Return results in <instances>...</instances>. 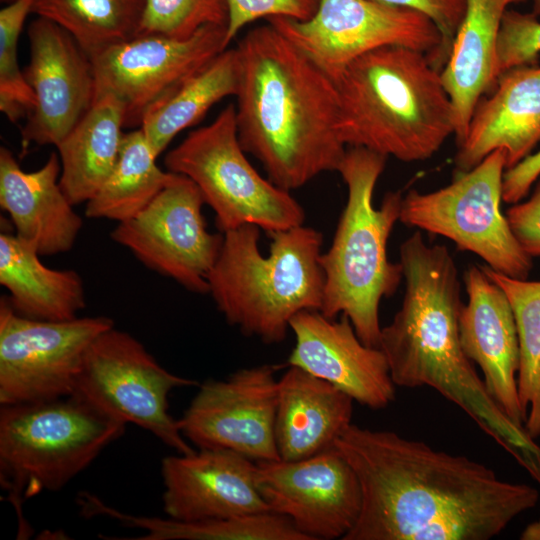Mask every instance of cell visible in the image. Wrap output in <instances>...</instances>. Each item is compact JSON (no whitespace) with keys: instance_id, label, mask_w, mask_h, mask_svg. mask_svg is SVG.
<instances>
[{"instance_id":"obj_1","label":"cell","mask_w":540,"mask_h":540,"mask_svg":"<svg viewBox=\"0 0 540 540\" xmlns=\"http://www.w3.org/2000/svg\"><path fill=\"white\" fill-rule=\"evenodd\" d=\"M335 447L362 493L358 520L342 540H489L539 500L530 485L393 431L351 423Z\"/></svg>"},{"instance_id":"obj_2","label":"cell","mask_w":540,"mask_h":540,"mask_svg":"<svg viewBox=\"0 0 540 540\" xmlns=\"http://www.w3.org/2000/svg\"><path fill=\"white\" fill-rule=\"evenodd\" d=\"M237 133L268 179L287 191L337 171L346 153L333 79L270 23L235 47Z\"/></svg>"},{"instance_id":"obj_3","label":"cell","mask_w":540,"mask_h":540,"mask_svg":"<svg viewBox=\"0 0 540 540\" xmlns=\"http://www.w3.org/2000/svg\"><path fill=\"white\" fill-rule=\"evenodd\" d=\"M399 262L405 281L402 305L381 329L379 346L394 384L435 389L503 449L517 448L524 427L492 399L461 346V285L449 250L428 245L415 231L401 244Z\"/></svg>"},{"instance_id":"obj_4","label":"cell","mask_w":540,"mask_h":540,"mask_svg":"<svg viewBox=\"0 0 540 540\" xmlns=\"http://www.w3.org/2000/svg\"><path fill=\"white\" fill-rule=\"evenodd\" d=\"M333 81L345 146L417 162L455 135L454 107L441 70L421 51L399 45L372 50Z\"/></svg>"},{"instance_id":"obj_5","label":"cell","mask_w":540,"mask_h":540,"mask_svg":"<svg viewBox=\"0 0 540 540\" xmlns=\"http://www.w3.org/2000/svg\"><path fill=\"white\" fill-rule=\"evenodd\" d=\"M269 235L270 252L264 256L258 248V226L245 224L224 232L208 284L229 324L266 344H278L297 313L322 307L325 278L319 258L323 237L303 225Z\"/></svg>"},{"instance_id":"obj_6","label":"cell","mask_w":540,"mask_h":540,"mask_svg":"<svg viewBox=\"0 0 540 540\" xmlns=\"http://www.w3.org/2000/svg\"><path fill=\"white\" fill-rule=\"evenodd\" d=\"M387 157L350 147L337 170L347 186V201L330 248L320 254L324 293L320 312L346 315L359 339L379 348V304L403 279L401 263L388 259L387 243L399 221L402 193L387 192L376 208L373 194Z\"/></svg>"},{"instance_id":"obj_7","label":"cell","mask_w":540,"mask_h":540,"mask_svg":"<svg viewBox=\"0 0 540 540\" xmlns=\"http://www.w3.org/2000/svg\"><path fill=\"white\" fill-rule=\"evenodd\" d=\"M125 427L75 395L1 405L0 481L17 511L23 500L64 487Z\"/></svg>"},{"instance_id":"obj_8","label":"cell","mask_w":540,"mask_h":540,"mask_svg":"<svg viewBox=\"0 0 540 540\" xmlns=\"http://www.w3.org/2000/svg\"><path fill=\"white\" fill-rule=\"evenodd\" d=\"M242 148L235 105L228 104L210 124L190 132L170 150L168 171L192 180L215 212L221 233L254 224L268 234L303 225L305 212L290 194L263 178Z\"/></svg>"},{"instance_id":"obj_9","label":"cell","mask_w":540,"mask_h":540,"mask_svg":"<svg viewBox=\"0 0 540 540\" xmlns=\"http://www.w3.org/2000/svg\"><path fill=\"white\" fill-rule=\"evenodd\" d=\"M505 170L506 154L498 149L443 188L426 193L411 189L402 198L399 221L448 238L498 273L527 279L532 258L501 211Z\"/></svg>"},{"instance_id":"obj_10","label":"cell","mask_w":540,"mask_h":540,"mask_svg":"<svg viewBox=\"0 0 540 540\" xmlns=\"http://www.w3.org/2000/svg\"><path fill=\"white\" fill-rule=\"evenodd\" d=\"M197 382L170 373L130 334L114 327L88 348L77 375L75 395L106 415L152 433L179 454L195 450L179 420L168 412V395Z\"/></svg>"},{"instance_id":"obj_11","label":"cell","mask_w":540,"mask_h":540,"mask_svg":"<svg viewBox=\"0 0 540 540\" xmlns=\"http://www.w3.org/2000/svg\"><path fill=\"white\" fill-rule=\"evenodd\" d=\"M269 23L332 79L356 58L384 46L421 51L439 70L448 59L443 35L429 17L373 0H320L306 21L275 17Z\"/></svg>"},{"instance_id":"obj_12","label":"cell","mask_w":540,"mask_h":540,"mask_svg":"<svg viewBox=\"0 0 540 540\" xmlns=\"http://www.w3.org/2000/svg\"><path fill=\"white\" fill-rule=\"evenodd\" d=\"M114 327L105 316L45 321L17 314L0 300V403L47 401L73 393L92 342Z\"/></svg>"},{"instance_id":"obj_13","label":"cell","mask_w":540,"mask_h":540,"mask_svg":"<svg viewBox=\"0 0 540 540\" xmlns=\"http://www.w3.org/2000/svg\"><path fill=\"white\" fill-rule=\"evenodd\" d=\"M204 203L196 184L175 173L148 206L117 224L111 239L147 268L189 291L209 293L208 275L220 253L223 233L208 231Z\"/></svg>"},{"instance_id":"obj_14","label":"cell","mask_w":540,"mask_h":540,"mask_svg":"<svg viewBox=\"0 0 540 540\" xmlns=\"http://www.w3.org/2000/svg\"><path fill=\"white\" fill-rule=\"evenodd\" d=\"M226 26L207 25L184 39L139 35L91 57L94 101L113 95L123 105L125 127L144 116L228 47Z\"/></svg>"},{"instance_id":"obj_15","label":"cell","mask_w":540,"mask_h":540,"mask_svg":"<svg viewBox=\"0 0 540 540\" xmlns=\"http://www.w3.org/2000/svg\"><path fill=\"white\" fill-rule=\"evenodd\" d=\"M276 370L263 364L204 382L179 420L184 437L198 449H227L255 462L279 460Z\"/></svg>"},{"instance_id":"obj_16","label":"cell","mask_w":540,"mask_h":540,"mask_svg":"<svg viewBox=\"0 0 540 540\" xmlns=\"http://www.w3.org/2000/svg\"><path fill=\"white\" fill-rule=\"evenodd\" d=\"M256 482L271 512L308 540L343 539L361 511L359 480L335 446L301 460L257 462Z\"/></svg>"},{"instance_id":"obj_17","label":"cell","mask_w":540,"mask_h":540,"mask_svg":"<svg viewBox=\"0 0 540 540\" xmlns=\"http://www.w3.org/2000/svg\"><path fill=\"white\" fill-rule=\"evenodd\" d=\"M30 61L24 77L36 106L22 128L31 143L57 146L94 103L95 79L89 56L53 21L38 17L28 29Z\"/></svg>"},{"instance_id":"obj_18","label":"cell","mask_w":540,"mask_h":540,"mask_svg":"<svg viewBox=\"0 0 540 540\" xmlns=\"http://www.w3.org/2000/svg\"><path fill=\"white\" fill-rule=\"evenodd\" d=\"M290 329L296 342L289 366L333 384L370 409H384L395 400L385 354L365 345L346 315L336 320L319 310H304L291 319Z\"/></svg>"},{"instance_id":"obj_19","label":"cell","mask_w":540,"mask_h":540,"mask_svg":"<svg viewBox=\"0 0 540 540\" xmlns=\"http://www.w3.org/2000/svg\"><path fill=\"white\" fill-rule=\"evenodd\" d=\"M257 462L227 449H198L163 458V509L199 521L271 512L256 482Z\"/></svg>"},{"instance_id":"obj_20","label":"cell","mask_w":540,"mask_h":540,"mask_svg":"<svg viewBox=\"0 0 540 540\" xmlns=\"http://www.w3.org/2000/svg\"><path fill=\"white\" fill-rule=\"evenodd\" d=\"M464 284L468 300L459 317L463 351L480 366L492 399L516 424L524 425L516 378L519 340L508 298L481 265L467 268Z\"/></svg>"},{"instance_id":"obj_21","label":"cell","mask_w":540,"mask_h":540,"mask_svg":"<svg viewBox=\"0 0 540 540\" xmlns=\"http://www.w3.org/2000/svg\"><path fill=\"white\" fill-rule=\"evenodd\" d=\"M482 97L454 158L457 170L468 171L495 150L506 154V169L515 166L540 141V66L513 67Z\"/></svg>"},{"instance_id":"obj_22","label":"cell","mask_w":540,"mask_h":540,"mask_svg":"<svg viewBox=\"0 0 540 540\" xmlns=\"http://www.w3.org/2000/svg\"><path fill=\"white\" fill-rule=\"evenodd\" d=\"M60 158L52 152L38 170H22L6 147L0 148V206L16 236L40 256L69 251L82 228V218L62 191Z\"/></svg>"},{"instance_id":"obj_23","label":"cell","mask_w":540,"mask_h":540,"mask_svg":"<svg viewBox=\"0 0 540 540\" xmlns=\"http://www.w3.org/2000/svg\"><path fill=\"white\" fill-rule=\"evenodd\" d=\"M353 401L333 384L289 366L278 379L275 440L280 459L301 460L334 447L351 424Z\"/></svg>"},{"instance_id":"obj_24","label":"cell","mask_w":540,"mask_h":540,"mask_svg":"<svg viewBox=\"0 0 540 540\" xmlns=\"http://www.w3.org/2000/svg\"><path fill=\"white\" fill-rule=\"evenodd\" d=\"M526 0H466L462 22L441 70L455 114L460 144L477 103L497 80L496 54L501 23L510 5Z\"/></svg>"},{"instance_id":"obj_25","label":"cell","mask_w":540,"mask_h":540,"mask_svg":"<svg viewBox=\"0 0 540 540\" xmlns=\"http://www.w3.org/2000/svg\"><path fill=\"white\" fill-rule=\"evenodd\" d=\"M0 283L13 310L45 321L74 319L86 306L81 276L72 269L44 265L30 244L16 235H0Z\"/></svg>"},{"instance_id":"obj_26","label":"cell","mask_w":540,"mask_h":540,"mask_svg":"<svg viewBox=\"0 0 540 540\" xmlns=\"http://www.w3.org/2000/svg\"><path fill=\"white\" fill-rule=\"evenodd\" d=\"M123 127L122 103L113 95H103L56 146L61 163L59 184L72 205L87 203L112 172Z\"/></svg>"},{"instance_id":"obj_27","label":"cell","mask_w":540,"mask_h":540,"mask_svg":"<svg viewBox=\"0 0 540 540\" xmlns=\"http://www.w3.org/2000/svg\"><path fill=\"white\" fill-rule=\"evenodd\" d=\"M83 514L104 515L145 531L140 540H308L283 515L266 512L199 521L135 516L122 513L98 497L83 492L78 499Z\"/></svg>"},{"instance_id":"obj_28","label":"cell","mask_w":540,"mask_h":540,"mask_svg":"<svg viewBox=\"0 0 540 540\" xmlns=\"http://www.w3.org/2000/svg\"><path fill=\"white\" fill-rule=\"evenodd\" d=\"M239 81L236 49H226L151 109L139 128L158 157L183 130L198 123L217 102L235 96Z\"/></svg>"},{"instance_id":"obj_29","label":"cell","mask_w":540,"mask_h":540,"mask_svg":"<svg viewBox=\"0 0 540 540\" xmlns=\"http://www.w3.org/2000/svg\"><path fill=\"white\" fill-rule=\"evenodd\" d=\"M157 158L141 128L125 133L118 160L86 203L85 216L120 223L140 213L175 175L161 170Z\"/></svg>"},{"instance_id":"obj_30","label":"cell","mask_w":540,"mask_h":540,"mask_svg":"<svg viewBox=\"0 0 540 540\" xmlns=\"http://www.w3.org/2000/svg\"><path fill=\"white\" fill-rule=\"evenodd\" d=\"M145 0H35L32 12L66 30L89 56L139 34Z\"/></svg>"},{"instance_id":"obj_31","label":"cell","mask_w":540,"mask_h":540,"mask_svg":"<svg viewBox=\"0 0 540 540\" xmlns=\"http://www.w3.org/2000/svg\"><path fill=\"white\" fill-rule=\"evenodd\" d=\"M481 267L504 291L512 308L520 351L519 402L526 415L524 426L535 439L540 435V280L512 278Z\"/></svg>"},{"instance_id":"obj_32","label":"cell","mask_w":540,"mask_h":540,"mask_svg":"<svg viewBox=\"0 0 540 540\" xmlns=\"http://www.w3.org/2000/svg\"><path fill=\"white\" fill-rule=\"evenodd\" d=\"M35 0H13L0 11V110L13 123L28 117L35 95L21 72L17 43Z\"/></svg>"},{"instance_id":"obj_33","label":"cell","mask_w":540,"mask_h":540,"mask_svg":"<svg viewBox=\"0 0 540 540\" xmlns=\"http://www.w3.org/2000/svg\"><path fill=\"white\" fill-rule=\"evenodd\" d=\"M225 0H145L139 35L184 39L207 25L226 26Z\"/></svg>"},{"instance_id":"obj_34","label":"cell","mask_w":540,"mask_h":540,"mask_svg":"<svg viewBox=\"0 0 540 540\" xmlns=\"http://www.w3.org/2000/svg\"><path fill=\"white\" fill-rule=\"evenodd\" d=\"M540 54V21L532 13L508 8L503 16L497 43V78L521 65L536 64Z\"/></svg>"},{"instance_id":"obj_35","label":"cell","mask_w":540,"mask_h":540,"mask_svg":"<svg viewBox=\"0 0 540 540\" xmlns=\"http://www.w3.org/2000/svg\"><path fill=\"white\" fill-rule=\"evenodd\" d=\"M228 10L225 44L228 47L238 32L261 18L284 17L297 21L310 19L320 0H225Z\"/></svg>"},{"instance_id":"obj_36","label":"cell","mask_w":540,"mask_h":540,"mask_svg":"<svg viewBox=\"0 0 540 540\" xmlns=\"http://www.w3.org/2000/svg\"><path fill=\"white\" fill-rule=\"evenodd\" d=\"M382 4L419 11L429 17L441 31L445 48L451 52L454 37L462 22L466 0H373ZM448 60V59H447Z\"/></svg>"},{"instance_id":"obj_37","label":"cell","mask_w":540,"mask_h":540,"mask_svg":"<svg viewBox=\"0 0 540 540\" xmlns=\"http://www.w3.org/2000/svg\"><path fill=\"white\" fill-rule=\"evenodd\" d=\"M505 215L523 250L540 257V182L529 199L512 204Z\"/></svg>"},{"instance_id":"obj_38","label":"cell","mask_w":540,"mask_h":540,"mask_svg":"<svg viewBox=\"0 0 540 540\" xmlns=\"http://www.w3.org/2000/svg\"><path fill=\"white\" fill-rule=\"evenodd\" d=\"M540 177V150L531 153L515 166L506 169L503 176V201L520 202Z\"/></svg>"},{"instance_id":"obj_39","label":"cell","mask_w":540,"mask_h":540,"mask_svg":"<svg viewBox=\"0 0 540 540\" xmlns=\"http://www.w3.org/2000/svg\"><path fill=\"white\" fill-rule=\"evenodd\" d=\"M521 540H540V519L526 526L520 535Z\"/></svg>"},{"instance_id":"obj_40","label":"cell","mask_w":540,"mask_h":540,"mask_svg":"<svg viewBox=\"0 0 540 540\" xmlns=\"http://www.w3.org/2000/svg\"><path fill=\"white\" fill-rule=\"evenodd\" d=\"M532 14L536 17H540V0H533Z\"/></svg>"},{"instance_id":"obj_41","label":"cell","mask_w":540,"mask_h":540,"mask_svg":"<svg viewBox=\"0 0 540 540\" xmlns=\"http://www.w3.org/2000/svg\"><path fill=\"white\" fill-rule=\"evenodd\" d=\"M1 1H13V0H1Z\"/></svg>"}]
</instances>
